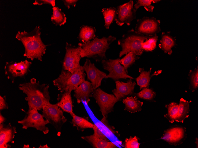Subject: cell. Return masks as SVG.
<instances>
[{
    "label": "cell",
    "mask_w": 198,
    "mask_h": 148,
    "mask_svg": "<svg viewBox=\"0 0 198 148\" xmlns=\"http://www.w3.org/2000/svg\"><path fill=\"white\" fill-rule=\"evenodd\" d=\"M18 87L27 95L25 99L27 102L28 110L33 109L41 110L44 106L50 103L49 84H40L33 78L30 82L20 84Z\"/></svg>",
    "instance_id": "6da1fadb"
},
{
    "label": "cell",
    "mask_w": 198,
    "mask_h": 148,
    "mask_svg": "<svg viewBox=\"0 0 198 148\" xmlns=\"http://www.w3.org/2000/svg\"><path fill=\"white\" fill-rule=\"evenodd\" d=\"M40 30L39 26H36L31 32L19 31L16 35V38L24 47V56L32 61L36 58L42 61V56L46 53V45L41 40Z\"/></svg>",
    "instance_id": "7a4b0ae2"
},
{
    "label": "cell",
    "mask_w": 198,
    "mask_h": 148,
    "mask_svg": "<svg viewBox=\"0 0 198 148\" xmlns=\"http://www.w3.org/2000/svg\"><path fill=\"white\" fill-rule=\"evenodd\" d=\"M116 39L115 37L110 35L101 38L96 37L86 43H79L78 45L81 48V57L92 58L98 62L107 60L106 52L109 48L111 43Z\"/></svg>",
    "instance_id": "3957f363"
},
{
    "label": "cell",
    "mask_w": 198,
    "mask_h": 148,
    "mask_svg": "<svg viewBox=\"0 0 198 148\" xmlns=\"http://www.w3.org/2000/svg\"><path fill=\"white\" fill-rule=\"evenodd\" d=\"M85 76L83 66L73 73L62 69L59 77L53 82L60 92L72 91L85 80Z\"/></svg>",
    "instance_id": "277c9868"
},
{
    "label": "cell",
    "mask_w": 198,
    "mask_h": 148,
    "mask_svg": "<svg viewBox=\"0 0 198 148\" xmlns=\"http://www.w3.org/2000/svg\"><path fill=\"white\" fill-rule=\"evenodd\" d=\"M150 36L137 33L133 29L129 30L118 40V44L122 48L119 57L130 51L133 52L137 56H140L143 51L142 48L143 43Z\"/></svg>",
    "instance_id": "5b68a950"
},
{
    "label": "cell",
    "mask_w": 198,
    "mask_h": 148,
    "mask_svg": "<svg viewBox=\"0 0 198 148\" xmlns=\"http://www.w3.org/2000/svg\"><path fill=\"white\" fill-rule=\"evenodd\" d=\"M21 110L25 113L24 118L17 121L22 125V128L27 129L29 128H33L42 132L44 134H48L49 129L46 126L50 123L49 121L44 119L42 114L39 113L36 109L26 111L23 109Z\"/></svg>",
    "instance_id": "8992f818"
},
{
    "label": "cell",
    "mask_w": 198,
    "mask_h": 148,
    "mask_svg": "<svg viewBox=\"0 0 198 148\" xmlns=\"http://www.w3.org/2000/svg\"><path fill=\"white\" fill-rule=\"evenodd\" d=\"M42 114L44 118L48 120L55 128L58 135L60 136L62 127L67 120L60 108L56 104L50 103L44 106Z\"/></svg>",
    "instance_id": "52a82bcc"
},
{
    "label": "cell",
    "mask_w": 198,
    "mask_h": 148,
    "mask_svg": "<svg viewBox=\"0 0 198 148\" xmlns=\"http://www.w3.org/2000/svg\"><path fill=\"white\" fill-rule=\"evenodd\" d=\"M66 53L62 62V69L73 73L81 67L80 64L82 58L79 46L73 45L67 42L66 45Z\"/></svg>",
    "instance_id": "ba28073f"
},
{
    "label": "cell",
    "mask_w": 198,
    "mask_h": 148,
    "mask_svg": "<svg viewBox=\"0 0 198 148\" xmlns=\"http://www.w3.org/2000/svg\"><path fill=\"white\" fill-rule=\"evenodd\" d=\"M92 97L100 107L103 116L108 117V114L114 111V107L118 100L112 94H108L98 87L94 90Z\"/></svg>",
    "instance_id": "9c48e42d"
},
{
    "label": "cell",
    "mask_w": 198,
    "mask_h": 148,
    "mask_svg": "<svg viewBox=\"0 0 198 148\" xmlns=\"http://www.w3.org/2000/svg\"><path fill=\"white\" fill-rule=\"evenodd\" d=\"M120 58L104 60L101 61L103 68L108 71L105 79L110 78L116 81L120 79H133L127 74L124 67L119 63Z\"/></svg>",
    "instance_id": "30bf717a"
},
{
    "label": "cell",
    "mask_w": 198,
    "mask_h": 148,
    "mask_svg": "<svg viewBox=\"0 0 198 148\" xmlns=\"http://www.w3.org/2000/svg\"><path fill=\"white\" fill-rule=\"evenodd\" d=\"M31 64L27 60L17 62H6L4 67L5 74L13 83L16 78H24L28 74Z\"/></svg>",
    "instance_id": "8fae6325"
},
{
    "label": "cell",
    "mask_w": 198,
    "mask_h": 148,
    "mask_svg": "<svg viewBox=\"0 0 198 148\" xmlns=\"http://www.w3.org/2000/svg\"><path fill=\"white\" fill-rule=\"evenodd\" d=\"M160 23V21L154 17H144L137 20L135 31L144 35L153 36L161 31Z\"/></svg>",
    "instance_id": "7c38bea8"
},
{
    "label": "cell",
    "mask_w": 198,
    "mask_h": 148,
    "mask_svg": "<svg viewBox=\"0 0 198 148\" xmlns=\"http://www.w3.org/2000/svg\"><path fill=\"white\" fill-rule=\"evenodd\" d=\"M133 6L134 2L132 0L117 6V17L116 21L118 25L122 26L126 23L129 26L132 21L136 18L137 11Z\"/></svg>",
    "instance_id": "4fadbf2b"
},
{
    "label": "cell",
    "mask_w": 198,
    "mask_h": 148,
    "mask_svg": "<svg viewBox=\"0 0 198 148\" xmlns=\"http://www.w3.org/2000/svg\"><path fill=\"white\" fill-rule=\"evenodd\" d=\"M86 73L87 79L91 82L94 90L101 85L103 79L105 78L107 74L98 69L95 64L87 59L83 66Z\"/></svg>",
    "instance_id": "5bb4252c"
},
{
    "label": "cell",
    "mask_w": 198,
    "mask_h": 148,
    "mask_svg": "<svg viewBox=\"0 0 198 148\" xmlns=\"http://www.w3.org/2000/svg\"><path fill=\"white\" fill-rule=\"evenodd\" d=\"M94 89L91 82L84 80L74 90V97L78 103L83 102L87 105L92 97Z\"/></svg>",
    "instance_id": "9a60e30c"
},
{
    "label": "cell",
    "mask_w": 198,
    "mask_h": 148,
    "mask_svg": "<svg viewBox=\"0 0 198 148\" xmlns=\"http://www.w3.org/2000/svg\"><path fill=\"white\" fill-rule=\"evenodd\" d=\"M17 133L15 127L10 123L7 124H0V148H10L11 144L14 142V139Z\"/></svg>",
    "instance_id": "2e32d148"
},
{
    "label": "cell",
    "mask_w": 198,
    "mask_h": 148,
    "mask_svg": "<svg viewBox=\"0 0 198 148\" xmlns=\"http://www.w3.org/2000/svg\"><path fill=\"white\" fill-rule=\"evenodd\" d=\"M116 88L112 90L114 95L119 101L134 94V89L136 85L135 82L132 79L128 80L127 82H120L119 80L115 81Z\"/></svg>",
    "instance_id": "e0dca14e"
},
{
    "label": "cell",
    "mask_w": 198,
    "mask_h": 148,
    "mask_svg": "<svg viewBox=\"0 0 198 148\" xmlns=\"http://www.w3.org/2000/svg\"><path fill=\"white\" fill-rule=\"evenodd\" d=\"M71 92L68 91L60 92L58 95L57 103L56 104L63 112L69 113L72 116L74 113L73 112Z\"/></svg>",
    "instance_id": "ac0fdd59"
},
{
    "label": "cell",
    "mask_w": 198,
    "mask_h": 148,
    "mask_svg": "<svg viewBox=\"0 0 198 148\" xmlns=\"http://www.w3.org/2000/svg\"><path fill=\"white\" fill-rule=\"evenodd\" d=\"M81 138L94 148H117L119 147L115 142H112L98 138L93 135L81 136Z\"/></svg>",
    "instance_id": "d6986e66"
},
{
    "label": "cell",
    "mask_w": 198,
    "mask_h": 148,
    "mask_svg": "<svg viewBox=\"0 0 198 148\" xmlns=\"http://www.w3.org/2000/svg\"><path fill=\"white\" fill-rule=\"evenodd\" d=\"M170 32L162 33L161 39L160 41L159 46L165 53L171 55L173 51L172 48L177 45L175 37H173L170 34Z\"/></svg>",
    "instance_id": "ffe728a7"
},
{
    "label": "cell",
    "mask_w": 198,
    "mask_h": 148,
    "mask_svg": "<svg viewBox=\"0 0 198 148\" xmlns=\"http://www.w3.org/2000/svg\"><path fill=\"white\" fill-rule=\"evenodd\" d=\"M152 68H151L148 71H145L143 68H140L139 76L135 78L137 84L140 87V90L146 88H148L150 82L151 77L157 75L160 73L162 71L159 70L155 71L153 74L150 75Z\"/></svg>",
    "instance_id": "44dd1931"
},
{
    "label": "cell",
    "mask_w": 198,
    "mask_h": 148,
    "mask_svg": "<svg viewBox=\"0 0 198 148\" xmlns=\"http://www.w3.org/2000/svg\"><path fill=\"white\" fill-rule=\"evenodd\" d=\"M125 105V110L130 113H134L141 111L143 103L138 100L136 96L127 97L122 100Z\"/></svg>",
    "instance_id": "7402d4cb"
},
{
    "label": "cell",
    "mask_w": 198,
    "mask_h": 148,
    "mask_svg": "<svg viewBox=\"0 0 198 148\" xmlns=\"http://www.w3.org/2000/svg\"><path fill=\"white\" fill-rule=\"evenodd\" d=\"M96 29L95 27L83 25L80 28L78 38L81 43H86L93 40L96 37Z\"/></svg>",
    "instance_id": "603a6c76"
},
{
    "label": "cell",
    "mask_w": 198,
    "mask_h": 148,
    "mask_svg": "<svg viewBox=\"0 0 198 148\" xmlns=\"http://www.w3.org/2000/svg\"><path fill=\"white\" fill-rule=\"evenodd\" d=\"M71 116L72 119L71 123L78 131H83L85 129L92 128L94 124L89 121L87 117L78 116L75 113Z\"/></svg>",
    "instance_id": "cb8c5ba5"
},
{
    "label": "cell",
    "mask_w": 198,
    "mask_h": 148,
    "mask_svg": "<svg viewBox=\"0 0 198 148\" xmlns=\"http://www.w3.org/2000/svg\"><path fill=\"white\" fill-rule=\"evenodd\" d=\"M95 124L109 139H114L116 136L118 134V132L114 130V127L110 125L107 118L104 116H103L100 122Z\"/></svg>",
    "instance_id": "d4e9b609"
},
{
    "label": "cell",
    "mask_w": 198,
    "mask_h": 148,
    "mask_svg": "<svg viewBox=\"0 0 198 148\" xmlns=\"http://www.w3.org/2000/svg\"><path fill=\"white\" fill-rule=\"evenodd\" d=\"M191 102L188 101L183 98L181 99L177 114L175 118V121L183 123L185 119L188 117L190 111L189 103Z\"/></svg>",
    "instance_id": "484cf974"
},
{
    "label": "cell",
    "mask_w": 198,
    "mask_h": 148,
    "mask_svg": "<svg viewBox=\"0 0 198 148\" xmlns=\"http://www.w3.org/2000/svg\"><path fill=\"white\" fill-rule=\"evenodd\" d=\"M101 12L104 19V26L106 29H108L111 24L116 20L117 9L114 7L104 8L102 9Z\"/></svg>",
    "instance_id": "4316f807"
},
{
    "label": "cell",
    "mask_w": 198,
    "mask_h": 148,
    "mask_svg": "<svg viewBox=\"0 0 198 148\" xmlns=\"http://www.w3.org/2000/svg\"><path fill=\"white\" fill-rule=\"evenodd\" d=\"M53 13L51 15V20L55 25L60 26L66 22L65 14L61 9L57 6L53 7Z\"/></svg>",
    "instance_id": "83f0119b"
},
{
    "label": "cell",
    "mask_w": 198,
    "mask_h": 148,
    "mask_svg": "<svg viewBox=\"0 0 198 148\" xmlns=\"http://www.w3.org/2000/svg\"><path fill=\"white\" fill-rule=\"evenodd\" d=\"M185 132V128L182 127L172 128L173 145H176L182 143L186 135Z\"/></svg>",
    "instance_id": "f1b7e54d"
},
{
    "label": "cell",
    "mask_w": 198,
    "mask_h": 148,
    "mask_svg": "<svg viewBox=\"0 0 198 148\" xmlns=\"http://www.w3.org/2000/svg\"><path fill=\"white\" fill-rule=\"evenodd\" d=\"M140 57L132 51L129 52L122 58L120 59L119 62L124 67L128 72L127 69L132 66L136 60Z\"/></svg>",
    "instance_id": "f546056e"
},
{
    "label": "cell",
    "mask_w": 198,
    "mask_h": 148,
    "mask_svg": "<svg viewBox=\"0 0 198 148\" xmlns=\"http://www.w3.org/2000/svg\"><path fill=\"white\" fill-rule=\"evenodd\" d=\"M167 109V113L164 115V117L167 118L170 122L173 123L175 121V118L176 116L178 108V104L172 102L165 105Z\"/></svg>",
    "instance_id": "4dcf8cb0"
},
{
    "label": "cell",
    "mask_w": 198,
    "mask_h": 148,
    "mask_svg": "<svg viewBox=\"0 0 198 148\" xmlns=\"http://www.w3.org/2000/svg\"><path fill=\"white\" fill-rule=\"evenodd\" d=\"M158 36L157 34L151 36L143 43L142 48L143 51H152L156 47L157 43Z\"/></svg>",
    "instance_id": "1f68e13d"
},
{
    "label": "cell",
    "mask_w": 198,
    "mask_h": 148,
    "mask_svg": "<svg viewBox=\"0 0 198 148\" xmlns=\"http://www.w3.org/2000/svg\"><path fill=\"white\" fill-rule=\"evenodd\" d=\"M137 97L145 100L152 101L156 96V92L152 88H146L138 93L134 94Z\"/></svg>",
    "instance_id": "d6a6232c"
},
{
    "label": "cell",
    "mask_w": 198,
    "mask_h": 148,
    "mask_svg": "<svg viewBox=\"0 0 198 148\" xmlns=\"http://www.w3.org/2000/svg\"><path fill=\"white\" fill-rule=\"evenodd\" d=\"M190 81L189 89L194 92L198 88V67L194 70H190L189 74Z\"/></svg>",
    "instance_id": "836d02e7"
},
{
    "label": "cell",
    "mask_w": 198,
    "mask_h": 148,
    "mask_svg": "<svg viewBox=\"0 0 198 148\" xmlns=\"http://www.w3.org/2000/svg\"><path fill=\"white\" fill-rule=\"evenodd\" d=\"M160 1L158 0H138L134 5V8L137 11L139 7L143 6L147 11L152 12L154 6L151 5L152 3H156Z\"/></svg>",
    "instance_id": "e575fe53"
},
{
    "label": "cell",
    "mask_w": 198,
    "mask_h": 148,
    "mask_svg": "<svg viewBox=\"0 0 198 148\" xmlns=\"http://www.w3.org/2000/svg\"><path fill=\"white\" fill-rule=\"evenodd\" d=\"M139 139H140L136 136L126 138L123 146L125 148H139L140 145L138 142Z\"/></svg>",
    "instance_id": "d590c367"
},
{
    "label": "cell",
    "mask_w": 198,
    "mask_h": 148,
    "mask_svg": "<svg viewBox=\"0 0 198 148\" xmlns=\"http://www.w3.org/2000/svg\"><path fill=\"white\" fill-rule=\"evenodd\" d=\"M92 129L94 131L93 134L92 135L107 141H110L109 139L101 131L95 123L93 124Z\"/></svg>",
    "instance_id": "8d00e7d4"
},
{
    "label": "cell",
    "mask_w": 198,
    "mask_h": 148,
    "mask_svg": "<svg viewBox=\"0 0 198 148\" xmlns=\"http://www.w3.org/2000/svg\"><path fill=\"white\" fill-rule=\"evenodd\" d=\"M161 139L168 142L169 144H173L172 128L165 131Z\"/></svg>",
    "instance_id": "74e56055"
},
{
    "label": "cell",
    "mask_w": 198,
    "mask_h": 148,
    "mask_svg": "<svg viewBox=\"0 0 198 148\" xmlns=\"http://www.w3.org/2000/svg\"><path fill=\"white\" fill-rule=\"evenodd\" d=\"M33 4L34 5L40 6L43 4H48L53 7L55 6V0H35Z\"/></svg>",
    "instance_id": "f35d334b"
},
{
    "label": "cell",
    "mask_w": 198,
    "mask_h": 148,
    "mask_svg": "<svg viewBox=\"0 0 198 148\" xmlns=\"http://www.w3.org/2000/svg\"><path fill=\"white\" fill-rule=\"evenodd\" d=\"M9 107L7 102L5 95L3 96H0V112L3 110L8 109Z\"/></svg>",
    "instance_id": "ab89813d"
},
{
    "label": "cell",
    "mask_w": 198,
    "mask_h": 148,
    "mask_svg": "<svg viewBox=\"0 0 198 148\" xmlns=\"http://www.w3.org/2000/svg\"><path fill=\"white\" fill-rule=\"evenodd\" d=\"M64 5L68 9H69L71 6L75 7L77 1V0H63Z\"/></svg>",
    "instance_id": "60d3db41"
},
{
    "label": "cell",
    "mask_w": 198,
    "mask_h": 148,
    "mask_svg": "<svg viewBox=\"0 0 198 148\" xmlns=\"http://www.w3.org/2000/svg\"><path fill=\"white\" fill-rule=\"evenodd\" d=\"M7 119L4 117L1 114V112H0V124L4 123L7 120Z\"/></svg>",
    "instance_id": "b9f144b4"
},
{
    "label": "cell",
    "mask_w": 198,
    "mask_h": 148,
    "mask_svg": "<svg viewBox=\"0 0 198 148\" xmlns=\"http://www.w3.org/2000/svg\"><path fill=\"white\" fill-rule=\"evenodd\" d=\"M39 148H50V147H49L47 144H46L45 145H40V146L39 147Z\"/></svg>",
    "instance_id": "7bdbcfd3"
},
{
    "label": "cell",
    "mask_w": 198,
    "mask_h": 148,
    "mask_svg": "<svg viewBox=\"0 0 198 148\" xmlns=\"http://www.w3.org/2000/svg\"><path fill=\"white\" fill-rule=\"evenodd\" d=\"M29 146L28 145H24L23 148H29Z\"/></svg>",
    "instance_id": "ee69618b"
}]
</instances>
